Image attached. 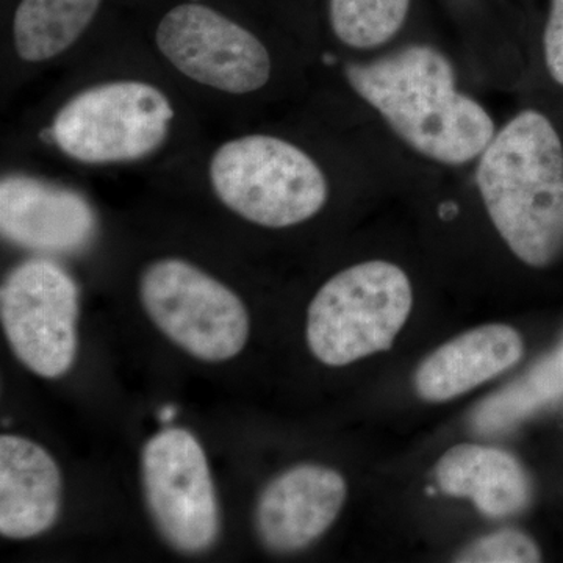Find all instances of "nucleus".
Segmentation results:
<instances>
[{
	"instance_id": "obj_21",
	"label": "nucleus",
	"mask_w": 563,
	"mask_h": 563,
	"mask_svg": "<svg viewBox=\"0 0 563 563\" xmlns=\"http://www.w3.org/2000/svg\"><path fill=\"white\" fill-rule=\"evenodd\" d=\"M558 354H559V357H561V362H562V365H563V344H562L561 347H559Z\"/></svg>"
},
{
	"instance_id": "obj_16",
	"label": "nucleus",
	"mask_w": 563,
	"mask_h": 563,
	"mask_svg": "<svg viewBox=\"0 0 563 563\" xmlns=\"http://www.w3.org/2000/svg\"><path fill=\"white\" fill-rule=\"evenodd\" d=\"M563 393V365L558 352L540 362L523 379L496 393L477 407L473 428L492 435L512 428L533 410L553 401Z\"/></svg>"
},
{
	"instance_id": "obj_7",
	"label": "nucleus",
	"mask_w": 563,
	"mask_h": 563,
	"mask_svg": "<svg viewBox=\"0 0 563 563\" xmlns=\"http://www.w3.org/2000/svg\"><path fill=\"white\" fill-rule=\"evenodd\" d=\"M79 312L76 282L46 258L21 263L0 288L7 342L18 361L44 379H58L73 368Z\"/></svg>"
},
{
	"instance_id": "obj_3",
	"label": "nucleus",
	"mask_w": 563,
	"mask_h": 563,
	"mask_svg": "<svg viewBox=\"0 0 563 563\" xmlns=\"http://www.w3.org/2000/svg\"><path fill=\"white\" fill-rule=\"evenodd\" d=\"M412 306V284L402 268L385 261L357 263L314 295L307 344L324 365H351L390 350Z\"/></svg>"
},
{
	"instance_id": "obj_18",
	"label": "nucleus",
	"mask_w": 563,
	"mask_h": 563,
	"mask_svg": "<svg viewBox=\"0 0 563 563\" xmlns=\"http://www.w3.org/2000/svg\"><path fill=\"white\" fill-rule=\"evenodd\" d=\"M461 563H533L542 561L539 547L526 533L503 529L468 544L454 559Z\"/></svg>"
},
{
	"instance_id": "obj_19",
	"label": "nucleus",
	"mask_w": 563,
	"mask_h": 563,
	"mask_svg": "<svg viewBox=\"0 0 563 563\" xmlns=\"http://www.w3.org/2000/svg\"><path fill=\"white\" fill-rule=\"evenodd\" d=\"M544 63L555 84L563 87V0H551L543 33Z\"/></svg>"
},
{
	"instance_id": "obj_17",
	"label": "nucleus",
	"mask_w": 563,
	"mask_h": 563,
	"mask_svg": "<svg viewBox=\"0 0 563 563\" xmlns=\"http://www.w3.org/2000/svg\"><path fill=\"white\" fill-rule=\"evenodd\" d=\"M412 0H329L332 32L344 46L372 51L395 38Z\"/></svg>"
},
{
	"instance_id": "obj_13",
	"label": "nucleus",
	"mask_w": 563,
	"mask_h": 563,
	"mask_svg": "<svg viewBox=\"0 0 563 563\" xmlns=\"http://www.w3.org/2000/svg\"><path fill=\"white\" fill-rule=\"evenodd\" d=\"M523 354V339L514 328L481 325L426 357L415 374V387L424 401H451L512 368Z\"/></svg>"
},
{
	"instance_id": "obj_10",
	"label": "nucleus",
	"mask_w": 563,
	"mask_h": 563,
	"mask_svg": "<svg viewBox=\"0 0 563 563\" xmlns=\"http://www.w3.org/2000/svg\"><path fill=\"white\" fill-rule=\"evenodd\" d=\"M342 474L303 463L266 485L255 507V529L266 550L291 554L317 542L335 523L346 501Z\"/></svg>"
},
{
	"instance_id": "obj_15",
	"label": "nucleus",
	"mask_w": 563,
	"mask_h": 563,
	"mask_svg": "<svg viewBox=\"0 0 563 563\" xmlns=\"http://www.w3.org/2000/svg\"><path fill=\"white\" fill-rule=\"evenodd\" d=\"M102 0H21L14 13V49L40 63L69 49L95 20Z\"/></svg>"
},
{
	"instance_id": "obj_2",
	"label": "nucleus",
	"mask_w": 563,
	"mask_h": 563,
	"mask_svg": "<svg viewBox=\"0 0 563 563\" xmlns=\"http://www.w3.org/2000/svg\"><path fill=\"white\" fill-rule=\"evenodd\" d=\"M476 187L504 243L532 268L563 252V143L539 110L510 118L477 158Z\"/></svg>"
},
{
	"instance_id": "obj_4",
	"label": "nucleus",
	"mask_w": 563,
	"mask_h": 563,
	"mask_svg": "<svg viewBox=\"0 0 563 563\" xmlns=\"http://www.w3.org/2000/svg\"><path fill=\"white\" fill-rule=\"evenodd\" d=\"M209 174L221 202L263 228L301 224L320 213L329 198L320 165L301 147L277 136L228 141L214 152Z\"/></svg>"
},
{
	"instance_id": "obj_1",
	"label": "nucleus",
	"mask_w": 563,
	"mask_h": 563,
	"mask_svg": "<svg viewBox=\"0 0 563 563\" xmlns=\"http://www.w3.org/2000/svg\"><path fill=\"white\" fill-rule=\"evenodd\" d=\"M358 98L421 157L440 165L477 161L495 136L487 109L457 87L450 58L429 44H410L344 68Z\"/></svg>"
},
{
	"instance_id": "obj_14",
	"label": "nucleus",
	"mask_w": 563,
	"mask_h": 563,
	"mask_svg": "<svg viewBox=\"0 0 563 563\" xmlns=\"http://www.w3.org/2000/svg\"><path fill=\"white\" fill-rule=\"evenodd\" d=\"M443 493L468 498L492 518L512 517L531 501V481L512 454L481 444L451 448L435 466Z\"/></svg>"
},
{
	"instance_id": "obj_11",
	"label": "nucleus",
	"mask_w": 563,
	"mask_h": 563,
	"mask_svg": "<svg viewBox=\"0 0 563 563\" xmlns=\"http://www.w3.org/2000/svg\"><path fill=\"white\" fill-rule=\"evenodd\" d=\"M0 231L3 239L25 250L70 254L92 242L98 218L80 192L10 174L0 184Z\"/></svg>"
},
{
	"instance_id": "obj_9",
	"label": "nucleus",
	"mask_w": 563,
	"mask_h": 563,
	"mask_svg": "<svg viewBox=\"0 0 563 563\" xmlns=\"http://www.w3.org/2000/svg\"><path fill=\"white\" fill-rule=\"evenodd\" d=\"M155 41L181 74L214 90L247 95L265 87L272 76L265 44L201 3H181L169 10Z\"/></svg>"
},
{
	"instance_id": "obj_12",
	"label": "nucleus",
	"mask_w": 563,
	"mask_h": 563,
	"mask_svg": "<svg viewBox=\"0 0 563 563\" xmlns=\"http://www.w3.org/2000/svg\"><path fill=\"white\" fill-rule=\"evenodd\" d=\"M62 473L44 448L20 435L0 437V533L27 540L49 531L60 515Z\"/></svg>"
},
{
	"instance_id": "obj_20",
	"label": "nucleus",
	"mask_w": 563,
	"mask_h": 563,
	"mask_svg": "<svg viewBox=\"0 0 563 563\" xmlns=\"http://www.w3.org/2000/svg\"><path fill=\"white\" fill-rule=\"evenodd\" d=\"M177 409L174 406H166L163 407L161 410V413H158V417H161L162 422H169L174 420V417H176Z\"/></svg>"
},
{
	"instance_id": "obj_8",
	"label": "nucleus",
	"mask_w": 563,
	"mask_h": 563,
	"mask_svg": "<svg viewBox=\"0 0 563 563\" xmlns=\"http://www.w3.org/2000/svg\"><path fill=\"white\" fill-rule=\"evenodd\" d=\"M144 499L165 542L184 554L217 543L221 517L206 451L187 429L155 433L141 454Z\"/></svg>"
},
{
	"instance_id": "obj_5",
	"label": "nucleus",
	"mask_w": 563,
	"mask_h": 563,
	"mask_svg": "<svg viewBox=\"0 0 563 563\" xmlns=\"http://www.w3.org/2000/svg\"><path fill=\"white\" fill-rule=\"evenodd\" d=\"M144 312L166 339L198 361H231L250 339V314L222 282L180 258H162L140 280Z\"/></svg>"
},
{
	"instance_id": "obj_6",
	"label": "nucleus",
	"mask_w": 563,
	"mask_h": 563,
	"mask_svg": "<svg viewBox=\"0 0 563 563\" xmlns=\"http://www.w3.org/2000/svg\"><path fill=\"white\" fill-rule=\"evenodd\" d=\"M172 102L136 80L110 81L74 96L55 117L52 139L74 161L102 165L140 161L168 139Z\"/></svg>"
}]
</instances>
